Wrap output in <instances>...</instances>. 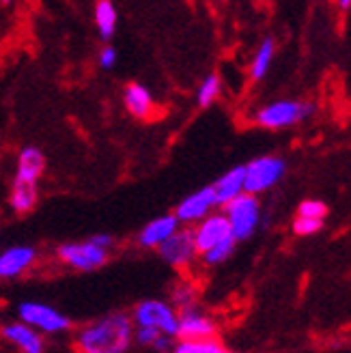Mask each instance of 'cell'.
Listing matches in <instances>:
<instances>
[{
    "instance_id": "obj_7",
    "label": "cell",
    "mask_w": 351,
    "mask_h": 353,
    "mask_svg": "<svg viewBox=\"0 0 351 353\" xmlns=\"http://www.w3.org/2000/svg\"><path fill=\"white\" fill-rule=\"evenodd\" d=\"M57 256L67 268L78 272H95L108 263V250L99 248L91 239L89 241H74L63 243L57 248Z\"/></svg>"
},
{
    "instance_id": "obj_16",
    "label": "cell",
    "mask_w": 351,
    "mask_h": 353,
    "mask_svg": "<svg viewBox=\"0 0 351 353\" xmlns=\"http://www.w3.org/2000/svg\"><path fill=\"white\" fill-rule=\"evenodd\" d=\"M46 170V157L41 149L37 147H24L17 155V166H15V179L17 181H30L37 183L39 176Z\"/></svg>"
},
{
    "instance_id": "obj_21",
    "label": "cell",
    "mask_w": 351,
    "mask_h": 353,
    "mask_svg": "<svg viewBox=\"0 0 351 353\" xmlns=\"http://www.w3.org/2000/svg\"><path fill=\"white\" fill-rule=\"evenodd\" d=\"M274 54H276V41L272 37H265L259 43V48L254 52V59H252V65H250V78L252 80H263V78H265Z\"/></svg>"
},
{
    "instance_id": "obj_10",
    "label": "cell",
    "mask_w": 351,
    "mask_h": 353,
    "mask_svg": "<svg viewBox=\"0 0 351 353\" xmlns=\"http://www.w3.org/2000/svg\"><path fill=\"white\" fill-rule=\"evenodd\" d=\"M192 237H194L197 252H205L207 248H212L218 241L231 237V226L224 214H207L203 220L197 222V226L192 228Z\"/></svg>"
},
{
    "instance_id": "obj_25",
    "label": "cell",
    "mask_w": 351,
    "mask_h": 353,
    "mask_svg": "<svg viewBox=\"0 0 351 353\" xmlns=\"http://www.w3.org/2000/svg\"><path fill=\"white\" fill-rule=\"evenodd\" d=\"M330 207L319 201V199H306L300 203L297 207V216H304V218H317V220H325Z\"/></svg>"
},
{
    "instance_id": "obj_19",
    "label": "cell",
    "mask_w": 351,
    "mask_h": 353,
    "mask_svg": "<svg viewBox=\"0 0 351 353\" xmlns=\"http://www.w3.org/2000/svg\"><path fill=\"white\" fill-rule=\"evenodd\" d=\"M117 22H119V13L112 0H97L95 5V26L99 30V37L103 41H108L114 37L117 32Z\"/></svg>"
},
{
    "instance_id": "obj_14",
    "label": "cell",
    "mask_w": 351,
    "mask_h": 353,
    "mask_svg": "<svg viewBox=\"0 0 351 353\" xmlns=\"http://www.w3.org/2000/svg\"><path fill=\"white\" fill-rule=\"evenodd\" d=\"M181 224L179 220L174 218V214H164V216H157L151 222H147L143 226V231L138 233V243L143 248L155 250L164 239H168L174 231H177Z\"/></svg>"
},
{
    "instance_id": "obj_13",
    "label": "cell",
    "mask_w": 351,
    "mask_h": 353,
    "mask_svg": "<svg viewBox=\"0 0 351 353\" xmlns=\"http://www.w3.org/2000/svg\"><path fill=\"white\" fill-rule=\"evenodd\" d=\"M37 261V250L32 245H11L0 252V280H13L32 268Z\"/></svg>"
},
{
    "instance_id": "obj_9",
    "label": "cell",
    "mask_w": 351,
    "mask_h": 353,
    "mask_svg": "<svg viewBox=\"0 0 351 353\" xmlns=\"http://www.w3.org/2000/svg\"><path fill=\"white\" fill-rule=\"evenodd\" d=\"M218 323L209 314L197 308V304L177 310V339L199 341V339H216Z\"/></svg>"
},
{
    "instance_id": "obj_31",
    "label": "cell",
    "mask_w": 351,
    "mask_h": 353,
    "mask_svg": "<svg viewBox=\"0 0 351 353\" xmlns=\"http://www.w3.org/2000/svg\"><path fill=\"white\" fill-rule=\"evenodd\" d=\"M0 3H3V5H11V3H13V0H0Z\"/></svg>"
},
{
    "instance_id": "obj_18",
    "label": "cell",
    "mask_w": 351,
    "mask_h": 353,
    "mask_svg": "<svg viewBox=\"0 0 351 353\" xmlns=\"http://www.w3.org/2000/svg\"><path fill=\"white\" fill-rule=\"evenodd\" d=\"M37 201H39L37 183L13 179L11 194H9V205H11V209L15 211V214H28V211L34 209Z\"/></svg>"
},
{
    "instance_id": "obj_26",
    "label": "cell",
    "mask_w": 351,
    "mask_h": 353,
    "mask_svg": "<svg viewBox=\"0 0 351 353\" xmlns=\"http://www.w3.org/2000/svg\"><path fill=\"white\" fill-rule=\"evenodd\" d=\"M323 228V220L317 218H304V216H297L293 220V233L300 235V237H310L314 233H319Z\"/></svg>"
},
{
    "instance_id": "obj_22",
    "label": "cell",
    "mask_w": 351,
    "mask_h": 353,
    "mask_svg": "<svg viewBox=\"0 0 351 353\" xmlns=\"http://www.w3.org/2000/svg\"><path fill=\"white\" fill-rule=\"evenodd\" d=\"M170 353H235L220 345L216 339H199V341H185L179 339L172 345Z\"/></svg>"
},
{
    "instance_id": "obj_1",
    "label": "cell",
    "mask_w": 351,
    "mask_h": 353,
    "mask_svg": "<svg viewBox=\"0 0 351 353\" xmlns=\"http://www.w3.org/2000/svg\"><path fill=\"white\" fill-rule=\"evenodd\" d=\"M134 343V321L128 312H108L84 325L76 347L80 353H128Z\"/></svg>"
},
{
    "instance_id": "obj_24",
    "label": "cell",
    "mask_w": 351,
    "mask_h": 353,
    "mask_svg": "<svg viewBox=\"0 0 351 353\" xmlns=\"http://www.w3.org/2000/svg\"><path fill=\"white\" fill-rule=\"evenodd\" d=\"M220 93H222V80H220V76L218 74H209L201 82V86H199L197 101H199L201 108H209V105H212L220 97Z\"/></svg>"
},
{
    "instance_id": "obj_4",
    "label": "cell",
    "mask_w": 351,
    "mask_h": 353,
    "mask_svg": "<svg viewBox=\"0 0 351 353\" xmlns=\"http://www.w3.org/2000/svg\"><path fill=\"white\" fill-rule=\"evenodd\" d=\"M243 192L261 194L272 190L287 172V162L278 155H263L243 166Z\"/></svg>"
},
{
    "instance_id": "obj_20",
    "label": "cell",
    "mask_w": 351,
    "mask_h": 353,
    "mask_svg": "<svg viewBox=\"0 0 351 353\" xmlns=\"http://www.w3.org/2000/svg\"><path fill=\"white\" fill-rule=\"evenodd\" d=\"M134 343L143 345V347H151L160 353H170L174 339L168 336V334L155 330V327H147V325H134Z\"/></svg>"
},
{
    "instance_id": "obj_5",
    "label": "cell",
    "mask_w": 351,
    "mask_h": 353,
    "mask_svg": "<svg viewBox=\"0 0 351 353\" xmlns=\"http://www.w3.org/2000/svg\"><path fill=\"white\" fill-rule=\"evenodd\" d=\"M17 319L28 323L30 327H34L41 334H50V336L65 334L72 327V321H69L67 314H63L54 306L43 304V302H22L17 306Z\"/></svg>"
},
{
    "instance_id": "obj_28",
    "label": "cell",
    "mask_w": 351,
    "mask_h": 353,
    "mask_svg": "<svg viewBox=\"0 0 351 353\" xmlns=\"http://www.w3.org/2000/svg\"><path fill=\"white\" fill-rule=\"evenodd\" d=\"M117 65V50L106 46L99 52V67L101 69H112Z\"/></svg>"
},
{
    "instance_id": "obj_29",
    "label": "cell",
    "mask_w": 351,
    "mask_h": 353,
    "mask_svg": "<svg viewBox=\"0 0 351 353\" xmlns=\"http://www.w3.org/2000/svg\"><path fill=\"white\" fill-rule=\"evenodd\" d=\"M91 241H93L95 245H99V248H106V250H110V248H112V243H114V239H112L110 235H106V233H97V235H93Z\"/></svg>"
},
{
    "instance_id": "obj_2",
    "label": "cell",
    "mask_w": 351,
    "mask_h": 353,
    "mask_svg": "<svg viewBox=\"0 0 351 353\" xmlns=\"http://www.w3.org/2000/svg\"><path fill=\"white\" fill-rule=\"evenodd\" d=\"M314 114V103L304 99H278L261 105L254 114L257 125L265 130H285Z\"/></svg>"
},
{
    "instance_id": "obj_3",
    "label": "cell",
    "mask_w": 351,
    "mask_h": 353,
    "mask_svg": "<svg viewBox=\"0 0 351 353\" xmlns=\"http://www.w3.org/2000/svg\"><path fill=\"white\" fill-rule=\"evenodd\" d=\"M222 207H224L222 214L226 216L231 226V235L237 241L250 239L259 228V220H261V203L257 199V194L241 192Z\"/></svg>"
},
{
    "instance_id": "obj_23",
    "label": "cell",
    "mask_w": 351,
    "mask_h": 353,
    "mask_svg": "<svg viewBox=\"0 0 351 353\" xmlns=\"http://www.w3.org/2000/svg\"><path fill=\"white\" fill-rule=\"evenodd\" d=\"M235 245H237V239L231 235V237L218 241L216 245H212V248H207L205 252H201V256H203L205 265H222L224 261H229L233 256Z\"/></svg>"
},
{
    "instance_id": "obj_6",
    "label": "cell",
    "mask_w": 351,
    "mask_h": 353,
    "mask_svg": "<svg viewBox=\"0 0 351 353\" xmlns=\"http://www.w3.org/2000/svg\"><path fill=\"white\" fill-rule=\"evenodd\" d=\"M130 316L134 325L155 327L168 334V336L177 339V308L164 302V299H143L140 304H136Z\"/></svg>"
},
{
    "instance_id": "obj_30",
    "label": "cell",
    "mask_w": 351,
    "mask_h": 353,
    "mask_svg": "<svg viewBox=\"0 0 351 353\" xmlns=\"http://www.w3.org/2000/svg\"><path fill=\"white\" fill-rule=\"evenodd\" d=\"M349 7H351V0H339V9L341 11H349Z\"/></svg>"
},
{
    "instance_id": "obj_11",
    "label": "cell",
    "mask_w": 351,
    "mask_h": 353,
    "mask_svg": "<svg viewBox=\"0 0 351 353\" xmlns=\"http://www.w3.org/2000/svg\"><path fill=\"white\" fill-rule=\"evenodd\" d=\"M212 209H216V203H214L212 185H207L194 194H190V196H185L177 205V209H174V218L179 220V224H197L207 214H212Z\"/></svg>"
},
{
    "instance_id": "obj_17",
    "label": "cell",
    "mask_w": 351,
    "mask_h": 353,
    "mask_svg": "<svg viewBox=\"0 0 351 353\" xmlns=\"http://www.w3.org/2000/svg\"><path fill=\"white\" fill-rule=\"evenodd\" d=\"M243 166H235L231 170H226L216 183H212V194L216 207H222L229 201H233L237 194L243 192Z\"/></svg>"
},
{
    "instance_id": "obj_15",
    "label": "cell",
    "mask_w": 351,
    "mask_h": 353,
    "mask_svg": "<svg viewBox=\"0 0 351 353\" xmlns=\"http://www.w3.org/2000/svg\"><path fill=\"white\" fill-rule=\"evenodd\" d=\"M123 103H126L128 112L136 119H151L155 112V101L149 93V88L138 82H132L126 86V91H123Z\"/></svg>"
},
{
    "instance_id": "obj_12",
    "label": "cell",
    "mask_w": 351,
    "mask_h": 353,
    "mask_svg": "<svg viewBox=\"0 0 351 353\" xmlns=\"http://www.w3.org/2000/svg\"><path fill=\"white\" fill-rule=\"evenodd\" d=\"M3 339L11 343L20 353H43L46 351V341L43 334L30 327L24 321H13L3 327Z\"/></svg>"
},
{
    "instance_id": "obj_8",
    "label": "cell",
    "mask_w": 351,
    "mask_h": 353,
    "mask_svg": "<svg viewBox=\"0 0 351 353\" xmlns=\"http://www.w3.org/2000/svg\"><path fill=\"white\" fill-rule=\"evenodd\" d=\"M160 252L162 261H166L170 268L174 270H185L192 265V261L197 259V245L194 237H192V228H177L168 239H164L160 245L155 248Z\"/></svg>"
},
{
    "instance_id": "obj_27",
    "label": "cell",
    "mask_w": 351,
    "mask_h": 353,
    "mask_svg": "<svg viewBox=\"0 0 351 353\" xmlns=\"http://www.w3.org/2000/svg\"><path fill=\"white\" fill-rule=\"evenodd\" d=\"M194 299H197V291L192 285H179V287H174V291H172L174 308H185V306L197 304Z\"/></svg>"
}]
</instances>
